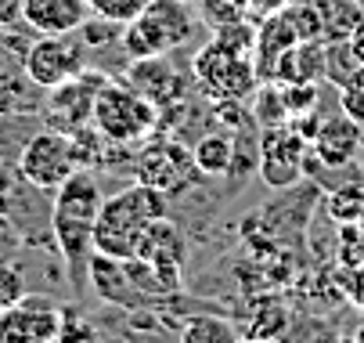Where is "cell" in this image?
I'll use <instances>...</instances> for the list:
<instances>
[{
	"instance_id": "obj_9",
	"label": "cell",
	"mask_w": 364,
	"mask_h": 343,
	"mask_svg": "<svg viewBox=\"0 0 364 343\" xmlns=\"http://www.w3.org/2000/svg\"><path fill=\"white\" fill-rule=\"evenodd\" d=\"M195 177L198 167L191 159V149H184L173 137H155L137 156V181L155 188L159 195H177L188 184H195Z\"/></svg>"
},
{
	"instance_id": "obj_4",
	"label": "cell",
	"mask_w": 364,
	"mask_h": 343,
	"mask_svg": "<svg viewBox=\"0 0 364 343\" xmlns=\"http://www.w3.org/2000/svg\"><path fill=\"white\" fill-rule=\"evenodd\" d=\"M195 26L198 19L188 0H148L144 11L123 26V51L134 62L170 55L195 36Z\"/></svg>"
},
{
	"instance_id": "obj_11",
	"label": "cell",
	"mask_w": 364,
	"mask_h": 343,
	"mask_svg": "<svg viewBox=\"0 0 364 343\" xmlns=\"http://www.w3.org/2000/svg\"><path fill=\"white\" fill-rule=\"evenodd\" d=\"M62 329V307L40 297H26L22 304L0 311V343H50Z\"/></svg>"
},
{
	"instance_id": "obj_23",
	"label": "cell",
	"mask_w": 364,
	"mask_h": 343,
	"mask_svg": "<svg viewBox=\"0 0 364 343\" xmlns=\"http://www.w3.org/2000/svg\"><path fill=\"white\" fill-rule=\"evenodd\" d=\"M289 4H292V0H249V19L264 22V19H271V15L285 11Z\"/></svg>"
},
{
	"instance_id": "obj_20",
	"label": "cell",
	"mask_w": 364,
	"mask_h": 343,
	"mask_svg": "<svg viewBox=\"0 0 364 343\" xmlns=\"http://www.w3.org/2000/svg\"><path fill=\"white\" fill-rule=\"evenodd\" d=\"M256 123L259 127H274V123H289V112H285V102H282V87L278 83H264L259 87V97H256Z\"/></svg>"
},
{
	"instance_id": "obj_16",
	"label": "cell",
	"mask_w": 364,
	"mask_h": 343,
	"mask_svg": "<svg viewBox=\"0 0 364 343\" xmlns=\"http://www.w3.org/2000/svg\"><path fill=\"white\" fill-rule=\"evenodd\" d=\"M325 213L336 224H357L364 217V188L360 184H343L336 188L328 199H325Z\"/></svg>"
},
{
	"instance_id": "obj_5",
	"label": "cell",
	"mask_w": 364,
	"mask_h": 343,
	"mask_svg": "<svg viewBox=\"0 0 364 343\" xmlns=\"http://www.w3.org/2000/svg\"><path fill=\"white\" fill-rule=\"evenodd\" d=\"M195 76H198V87L210 94L213 102H245L259 83L252 51L235 47L220 36H213L195 55Z\"/></svg>"
},
{
	"instance_id": "obj_15",
	"label": "cell",
	"mask_w": 364,
	"mask_h": 343,
	"mask_svg": "<svg viewBox=\"0 0 364 343\" xmlns=\"http://www.w3.org/2000/svg\"><path fill=\"white\" fill-rule=\"evenodd\" d=\"M282 15L292 26L296 40H325V19H321V8L314 0H292Z\"/></svg>"
},
{
	"instance_id": "obj_24",
	"label": "cell",
	"mask_w": 364,
	"mask_h": 343,
	"mask_svg": "<svg viewBox=\"0 0 364 343\" xmlns=\"http://www.w3.org/2000/svg\"><path fill=\"white\" fill-rule=\"evenodd\" d=\"M26 0H0V29H15L22 22Z\"/></svg>"
},
{
	"instance_id": "obj_2",
	"label": "cell",
	"mask_w": 364,
	"mask_h": 343,
	"mask_svg": "<svg viewBox=\"0 0 364 343\" xmlns=\"http://www.w3.org/2000/svg\"><path fill=\"white\" fill-rule=\"evenodd\" d=\"M58 199H55V217H50V231H55L58 250L65 253L69 264H80L87 253H94V221L101 210V188L97 181L80 167L76 174H69L58 188Z\"/></svg>"
},
{
	"instance_id": "obj_25",
	"label": "cell",
	"mask_w": 364,
	"mask_h": 343,
	"mask_svg": "<svg viewBox=\"0 0 364 343\" xmlns=\"http://www.w3.org/2000/svg\"><path fill=\"white\" fill-rule=\"evenodd\" d=\"M346 297H350L357 307H364V260L346 275Z\"/></svg>"
},
{
	"instance_id": "obj_10",
	"label": "cell",
	"mask_w": 364,
	"mask_h": 343,
	"mask_svg": "<svg viewBox=\"0 0 364 343\" xmlns=\"http://www.w3.org/2000/svg\"><path fill=\"white\" fill-rule=\"evenodd\" d=\"M109 76H101V73H76L73 80L58 83V87H50L47 94V120L55 130H65V134H80L83 127H90V112H94V97L97 90L105 87Z\"/></svg>"
},
{
	"instance_id": "obj_17",
	"label": "cell",
	"mask_w": 364,
	"mask_h": 343,
	"mask_svg": "<svg viewBox=\"0 0 364 343\" xmlns=\"http://www.w3.org/2000/svg\"><path fill=\"white\" fill-rule=\"evenodd\" d=\"M181 339L184 343H228V339H235V329H231V322H224L217 315H195L181 329Z\"/></svg>"
},
{
	"instance_id": "obj_7",
	"label": "cell",
	"mask_w": 364,
	"mask_h": 343,
	"mask_svg": "<svg viewBox=\"0 0 364 343\" xmlns=\"http://www.w3.org/2000/svg\"><path fill=\"white\" fill-rule=\"evenodd\" d=\"M310 152V141L296 130V123L259 127V177L271 188H289L303 177V159Z\"/></svg>"
},
{
	"instance_id": "obj_21",
	"label": "cell",
	"mask_w": 364,
	"mask_h": 343,
	"mask_svg": "<svg viewBox=\"0 0 364 343\" xmlns=\"http://www.w3.org/2000/svg\"><path fill=\"white\" fill-rule=\"evenodd\" d=\"M339 109L364 127V65H357V69L339 83Z\"/></svg>"
},
{
	"instance_id": "obj_18",
	"label": "cell",
	"mask_w": 364,
	"mask_h": 343,
	"mask_svg": "<svg viewBox=\"0 0 364 343\" xmlns=\"http://www.w3.org/2000/svg\"><path fill=\"white\" fill-rule=\"evenodd\" d=\"M278 87H282V102H285L289 120L318 109V83L314 80H292V83H278Z\"/></svg>"
},
{
	"instance_id": "obj_27",
	"label": "cell",
	"mask_w": 364,
	"mask_h": 343,
	"mask_svg": "<svg viewBox=\"0 0 364 343\" xmlns=\"http://www.w3.org/2000/svg\"><path fill=\"white\" fill-rule=\"evenodd\" d=\"M346 43H350V51H353V58H357V65H364V22L346 36Z\"/></svg>"
},
{
	"instance_id": "obj_8",
	"label": "cell",
	"mask_w": 364,
	"mask_h": 343,
	"mask_svg": "<svg viewBox=\"0 0 364 343\" xmlns=\"http://www.w3.org/2000/svg\"><path fill=\"white\" fill-rule=\"evenodd\" d=\"M76 73H83V47L76 40H69V33L65 36L40 33V40L29 43L22 55V76L40 90L58 87V83L73 80Z\"/></svg>"
},
{
	"instance_id": "obj_19",
	"label": "cell",
	"mask_w": 364,
	"mask_h": 343,
	"mask_svg": "<svg viewBox=\"0 0 364 343\" xmlns=\"http://www.w3.org/2000/svg\"><path fill=\"white\" fill-rule=\"evenodd\" d=\"M144 4L148 0H87L90 15L109 26H127L130 19H137L144 11Z\"/></svg>"
},
{
	"instance_id": "obj_1",
	"label": "cell",
	"mask_w": 364,
	"mask_h": 343,
	"mask_svg": "<svg viewBox=\"0 0 364 343\" xmlns=\"http://www.w3.org/2000/svg\"><path fill=\"white\" fill-rule=\"evenodd\" d=\"M155 217H166V195H159L155 188H148L141 181L116 191L112 199H101L94 235H90L94 253L130 260Z\"/></svg>"
},
{
	"instance_id": "obj_12",
	"label": "cell",
	"mask_w": 364,
	"mask_h": 343,
	"mask_svg": "<svg viewBox=\"0 0 364 343\" xmlns=\"http://www.w3.org/2000/svg\"><path fill=\"white\" fill-rule=\"evenodd\" d=\"M360 123L350 120L346 112L332 116V120H321L314 141H310V152H314L325 167H346L353 163L357 149H360Z\"/></svg>"
},
{
	"instance_id": "obj_26",
	"label": "cell",
	"mask_w": 364,
	"mask_h": 343,
	"mask_svg": "<svg viewBox=\"0 0 364 343\" xmlns=\"http://www.w3.org/2000/svg\"><path fill=\"white\" fill-rule=\"evenodd\" d=\"M73 336H94V329H90V325H83V322H76V315H73V311H62L58 339H73Z\"/></svg>"
},
{
	"instance_id": "obj_13",
	"label": "cell",
	"mask_w": 364,
	"mask_h": 343,
	"mask_svg": "<svg viewBox=\"0 0 364 343\" xmlns=\"http://www.w3.org/2000/svg\"><path fill=\"white\" fill-rule=\"evenodd\" d=\"M87 0H26V11H22V22L33 29V33H55V36H65V33H76L87 26Z\"/></svg>"
},
{
	"instance_id": "obj_3",
	"label": "cell",
	"mask_w": 364,
	"mask_h": 343,
	"mask_svg": "<svg viewBox=\"0 0 364 343\" xmlns=\"http://www.w3.org/2000/svg\"><path fill=\"white\" fill-rule=\"evenodd\" d=\"M155 123H159V105H155L151 97H144L137 87L105 80V87H101L97 97H94L90 127L109 144H119V149L144 144L151 137Z\"/></svg>"
},
{
	"instance_id": "obj_14",
	"label": "cell",
	"mask_w": 364,
	"mask_h": 343,
	"mask_svg": "<svg viewBox=\"0 0 364 343\" xmlns=\"http://www.w3.org/2000/svg\"><path fill=\"white\" fill-rule=\"evenodd\" d=\"M235 134H224V130H213V134H205L195 141V149H191V159L198 167V174L205 177H224L231 167H235Z\"/></svg>"
},
{
	"instance_id": "obj_6",
	"label": "cell",
	"mask_w": 364,
	"mask_h": 343,
	"mask_svg": "<svg viewBox=\"0 0 364 343\" xmlns=\"http://www.w3.org/2000/svg\"><path fill=\"white\" fill-rule=\"evenodd\" d=\"M76 170H80L76 137L65 130H55V127L33 134L18 152V174L40 191H55Z\"/></svg>"
},
{
	"instance_id": "obj_22",
	"label": "cell",
	"mask_w": 364,
	"mask_h": 343,
	"mask_svg": "<svg viewBox=\"0 0 364 343\" xmlns=\"http://www.w3.org/2000/svg\"><path fill=\"white\" fill-rule=\"evenodd\" d=\"M29 297V282L18 264H0V311H8Z\"/></svg>"
},
{
	"instance_id": "obj_28",
	"label": "cell",
	"mask_w": 364,
	"mask_h": 343,
	"mask_svg": "<svg viewBox=\"0 0 364 343\" xmlns=\"http://www.w3.org/2000/svg\"><path fill=\"white\" fill-rule=\"evenodd\" d=\"M353 339L364 343V307H360V318H357V325H353Z\"/></svg>"
}]
</instances>
